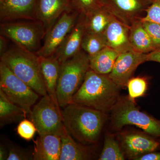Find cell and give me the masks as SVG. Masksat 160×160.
<instances>
[{
	"label": "cell",
	"mask_w": 160,
	"mask_h": 160,
	"mask_svg": "<svg viewBox=\"0 0 160 160\" xmlns=\"http://www.w3.org/2000/svg\"><path fill=\"white\" fill-rule=\"evenodd\" d=\"M121 89L108 75L98 74L89 69L72 103L107 113L111 112L121 97Z\"/></svg>",
	"instance_id": "1"
},
{
	"label": "cell",
	"mask_w": 160,
	"mask_h": 160,
	"mask_svg": "<svg viewBox=\"0 0 160 160\" xmlns=\"http://www.w3.org/2000/svg\"><path fill=\"white\" fill-rule=\"evenodd\" d=\"M62 114L66 131L83 144L98 142L107 119V113L75 103L63 108Z\"/></svg>",
	"instance_id": "2"
},
{
	"label": "cell",
	"mask_w": 160,
	"mask_h": 160,
	"mask_svg": "<svg viewBox=\"0 0 160 160\" xmlns=\"http://www.w3.org/2000/svg\"><path fill=\"white\" fill-rule=\"evenodd\" d=\"M1 61L38 94L42 96L48 94L36 53L16 45L1 55Z\"/></svg>",
	"instance_id": "3"
},
{
	"label": "cell",
	"mask_w": 160,
	"mask_h": 160,
	"mask_svg": "<svg viewBox=\"0 0 160 160\" xmlns=\"http://www.w3.org/2000/svg\"><path fill=\"white\" fill-rule=\"evenodd\" d=\"M89 55L82 49L69 59L61 63L57 87V97L60 108H64L72 102L89 70Z\"/></svg>",
	"instance_id": "4"
},
{
	"label": "cell",
	"mask_w": 160,
	"mask_h": 160,
	"mask_svg": "<svg viewBox=\"0 0 160 160\" xmlns=\"http://www.w3.org/2000/svg\"><path fill=\"white\" fill-rule=\"evenodd\" d=\"M110 123L112 129L119 131L123 127L132 125L160 142V120L140 111L135 100L128 96L121 97L111 111Z\"/></svg>",
	"instance_id": "5"
},
{
	"label": "cell",
	"mask_w": 160,
	"mask_h": 160,
	"mask_svg": "<svg viewBox=\"0 0 160 160\" xmlns=\"http://www.w3.org/2000/svg\"><path fill=\"white\" fill-rule=\"evenodd\" d=\"M0 91L27 114L39 98L38 94L20 79L2 62H0Z\"/></svg>",
	"instance_id": "6"
},
{
	"label": "cell",
	"mask_w": 160,
	"mask_h": 160,
	"mask_svg": "<svg viewBox=\"0 0 160 160\" xmlns=\"http://www.w3.org/2000/svg\"><path fill=\"white\" fill-rule=\"evenodd\" d=\"M1 34L23 49L37 52L41 40L46 33L43 23L39 21L22 22H4L1 24Z\"/></svg>",
	"instance_id": "7"
},
{
	"label": "cell",
	"mask_w": 160,
	"mask_h": 160,
	"mask_svg": "<svg viewBox=\"0 0 160 160\" xmlns=\"http://www.w3.org/2000/svg\"><path fill=\"white\" fill-rule=\"evenodd\" d=\"M29 115L39 135L62 134L64 128L62 110L49 95L32 107Z\"/></svg>",
	"instance_id": "8"
},
{
	"label": "cell",
	"mask_w": 160,
	"mask_h": 160,
	"mask_svg": "<svg viewBox=\"0 0 160 160\" xmlns=\"http://www.w3.org/2000/svg\"><path fill=\"white\" fill-rule=\"evenodd\" d=\"M79 13L74 10L62 13L47 31L42 46L36 52L39 56H53L77 22Z\"/></svg>",
	"instance_id": "9"
},
{
	"label": "cell",
	"mask_w": 160,
	"mask_h": 160,
	"mask_svg": "<svg viewBox=\"0 0 160 160\" xmlns=\"http://www.w3.org/2000/svg\"><path fill=\"white\" fill-rule=\"evenodd\" d=\"M147 54L133 49L120 53L108 76L121 89H125L138 67L147 62Z\"/></svg>",
	"instance_id": "10"
},
{
	"label": "cell",
	"mask_w": 160,
	"mask_h": 160,
	"mask_svg": "<svg viewBox=\"0 0 160 160\" xmlns=\"http://www.w3.org/2000/svg\"><path fill=\"white\" fill-rule=\"evenodd\" d=\"M117 139L126 158L136 160L143 155L155 151L160 146L158 141L148 134L140 132H121Z\"/></svg>",
	"instance_id": "11"
},
{
	"label": "cell",
	"mask_w": 160,
	"mask_h": 160,
	"mask_svg": "<svg viewBox=\"0 0 160 160\" xmlns=\"http://www.w3.org/2000/svg\"><path fill=\"white\" fill-rule=\"evenodd\" d=\"M104 6L122 22L130 26L141 18L150 5L149 0H104Z\"/></svg>",
	"instance_id": "12"
},
{
	"label": "cell",
	"mask_w": 160,
	"mask_h": 160,
	"mask_svg": "<svg viewBox=\"0 0 160 160\" xmlns=\"http://www.w3.org/2000/svg\"><path fill=\"white\" fill-rule=\"evenodd\" d=\"M38 0H0V19L2 22L18 20L38 21Z\"/></svg>",
	"instance_id": "13"
},
{
	"label": "cell",
	"mask_w": 160,
	"mask_h": 160,
	"mask_svg": "<svg viewBox=\"0 0 160 160\" xmlns=\"http://www.w3.org/2000/svg\"><path fill=\"white\" fill-rule=\"evenodd\" d=\"M103 35L107 47L119 53L132 49L129 42V26L114 16Z\"/></svg>",
	"instance_id": "14"
},
{
	"label": "cell",
	"mask_w": 160,
	"mask_h": 160,
	"mask_svg": "<svg viewBox=\"0 0 160 160\" xmlns=\"http://www.w3.org/2000/svg\"><path fill=\"white\" fill-rule=\"evenodd\" d=\"M71 10V0H38L37 19L43 23L47 31L61 15Z\"/></svg>",
	"instance_id": "15"
},
{
	"label": "cell",
	"mask_w": 160,
	"mask_h": 160,
	"mask_svg": "<svg viewBox=\"0 0 160 160\" xmlns=\"http://www.w3.org/2000/svg\"><path fill=\"white\" fill-rule=\"evenodd\" d=\"M84 15L80 14L73 29L69 32L54 56L63 62L82 50V43L85 33Z\"/></svg>",
	"instance_id": "16"
},
{
	"label": "cell",
	"mask_w": 160,
	"mask_h": 160,
	"mask_svg": "<svg viewBox=\"0 0 160 160\" xmlns=\"http://www.w3.org/2000/svg\"><path fill=\"white\" fill-rule=\"evenodd\" d=\"M34 160H59L62 149L61 135H39L34 142Z\"/></svg>",
	"instance_id": "17"
},
{
	"label": "cell",
	"mask_w": 160,
	"mask_h": 160,
	"mask_svg": "<svg viewBox=\"0 0 160 160\" xmlns=\"http://www.w3.org/2000/svg\"><path fill=\"white\" fill-rule=\"evenodd\" d=\"M38 57L47 93L55 102L59 105L57 97V87L59 76L61 63L54 56L49 57L38 56Z\"/></svg>",
	"instance_id": "18"
},
{
	"label": "cell",
	"mask_w": 160,
	"mask_h": 160,
	"mask_svg": "<svg viewBox=\"0 0 160 160\" xmlns=\"http://www.w3.org/2000/svg\"><path fill=\"white\" fill-rule=\"evenodd\" d=\"M62 149L59 160H86L91 159L87 147L76 142L64 127L61 134Z\"/></svg>",
	"instance_id": "19"
},
{
	"label": "cell",
	"mask_w": 160,
	"mask_h": 160,
	"mask_svg": "<svg viewBox=\"0 0 160 160\" xmlns=\"http://www.w3.org/2000/svg\"><path fill=\"white\" fill-rule=\"evenodd\" d=\"M113 16L105 6L84 15L85 32L103 35Z\"/></svg>",
	"instance_id": "20"
},
{
	"label": "cell",
	"mask_w": 160,
	"mask_h": 160,
	"mask_svg": "<svg viewBox=\"0 0 160 160\" xmlns=\"http://www.w3.org/2000/svg\"><path fill=\"white\" fill-rule=\"evenodd\" d=\"M129 42L133 50L141 53L154 51L151 38L140 19L129 26Z\"/></svg>",
	"instance_id": "21"
},
{
	"label": "cell",
	"mask_w": 160,
	"mask_h": 160,
	"mask_svg": "<svg viewBox=\"0 0 160 160\" xmlns=\"http://www.w3.org/2000/svg\"><path fill=\"white\" fill-rule=\"evenodd\" d=\"M120 53L106 46L97 54L89 56V68L98 74L108 75Z\"/></svg>",
	"instance_id": "22"
},
{
	"label": "cell",
	"mask_w": 160,
	"mask_h": 160,
	"mask_svg": "<svg viewBox=\"0 0 160 160\" xmlns=\"http://www.w3.org/2000/svg\"><path fill=\"white\" fill-rule=\"evenodd\" d=\"M26 111L8 99L2 92L0 91V125L1 127L20 122L26 118Z\"/></svg>",
	"instance_id": "23"
},
{
	"label": "cell",
	"mask_w": 160,
	"mask_h": 160,
	"mask_svg": "<svg viewBox=\"0 0 160 160\" xmlns=\"http://www.w3.org/2000/svg\"><path fill=\"white\" fill-rule=\"evenodd\" d=\"M126 156L122 150L117 138L113 134L105 136L104 146L98 159L124 160Z\"/></svg>",
	"instance_id": "24"
},
{
	"label": "cell",
	"mask_w": 160,
	"mask_h": 160,
	"mask_svg": "<svg viewBox=\"0 0 160 160\" xmlns=\"http://www.w3.org/2000/svg\"><path fill=\"white\" fill-rule=\"evenodd\" d=\"M104 35L85 32L82 43V49L89 56L97 54L106 47Z\"/></svg>",
	"instance_id": "25"
},
{
	"label": "cell",
	"mask_w": 160,
	"mask_h": 160,
	"mask_svg": "<svg viewBox=\"0 0 160 160\" xmlns=\"http://www.w3.org/2000/svg\"><path fill=\"white\" fill-rule=\"evenodd\" d=\"M148 81L142 77H132L127 84L129 98L132 100L142 97L146 94L148 89Z\"/></svg>",
	"instance_id": "26"
},
{
	"label": "cell",
	"mask_w": 160,
	"mask_h": 160,
	"mask_svg": "<svg viewBox=\"0 0 160 160\" xmlns=\"http://www.w3.org/2000/svg\"><path fill=\"white\" fill-rule=\"evenodd\" d=\"M71 3L73 10L84 15L104 6V0H71Z\"/></svg>",
	"instance_id": "27"
},
{
	"label": "cell",
	"mask_w": 160,
	"mask_h": 160,
	"mask_svg": "<svg viewBox=\"0 0 160 160\" xmlns=\"http://www.w3.org/2000/svg\"><path fill=\"white\" fill-rule=\"evenodd\" d=\"M17 133L19 136L26 141L32 139L36 132V127L31 120L24 119L20 121L16 128Z\"/></svg>",
	"instance_id": "28"
},
{
	"label": "cell",
	"mask_w": 160,
	"mask_h": 160,
	"mask_svg": "<svg viewBox=\"0 0 160 160\" xmlns=\"http://www.w3.org/2000/svg\"><path fill=\"white\" fill-rule=\"evenodd\" d=\"M7 147L9 150V156L7 160H33L32 152L27 149L8 142Z\"/></svg>",
	"instance_id": "29"
},
{
	"label": "cell",
	"mask_w": 160,
	"mask_h": 160,
	"mask_svg": "<svg viewBox=\"0 0 160 160\" xmlns=\"http://www.w3.org/2000/svg\"><path fill=\"white\" fill-rule=\"evenodd\" d=\"M141 21L151 38L155 50L160 49V24L150 21Z\"/></svg>",
	"instance_id": "30"
},
{
	"label": "cell",
	"mask_w": 160,
	"mask_h": 160,
	"mask_svg": "<svg viewBox=\"0 0 160 160\" xmlns=\"http://www.w3.org/2000/svg\"><path fill=\"white\" fill-rule=\"evenodd\" d=\"M150 5L146 9L145 16L140 18L142 21H150L160 24V0H149Z\"/></svg>",
	"instance_id": "31"
},
{
	"label": "cell",
	"mask_w": 160,
	"mask_h": 160,
	"mask_svg": "<svg viewBox=\"0 0 160 160\" xmlns=\"http://www.w3.org/2000/svg\"><path fill=\"white\" fill-rule=\"evenodd\" d=\"M136 160H160V152H152L138 158Z\"/></svg>",
	"instance_id": "32"
},
{
	"label": "cell",
	"mask_w": 160,
	"mask_h": 160,
	"mask_svg": "<svg viewBox=\"0 0 160 160\" xmlns=\"http://www.w3.org/2000/svg\"><path fill=\"white\" fill-rule=\"evenodd\" d=\"M147 62H154L160 63V49L147 53Z\"/></svg>",
	"instance_id": "33"
},
{
	"label": "cell",
	"mask_w": 160,
	"mask_h": 160,
	"mask_svg": "<svg viewBox=\"0 0 160 160\" xmlns=\"http://www.w3.org/2000/svg\"><path fill=\"white\" fill-rule=\"evenodd\" d=\"M6 37L1 34L0 37V54L2 55L7 51L8 42Z\"/></svg>",
	"instance_id": "34"
},
{
	"label": "cell",
	"mask_w": 160,
	"mask_h": 160,
	"mask_svg": "<svg viewBox=\"0 0 160 160\" xmlns=\"http://www.w3.org/2000/svg\"><path fill=\"white\" fill-rule=\"evenodd\" d=\"M9 156V150L6 146L1 143L0 145V160H7Z\"/></svg>",
	"instance_id": "35"
}]
</instances>
